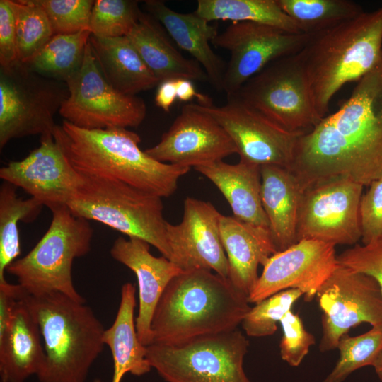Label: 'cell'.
I'll return each instance as SVG.
<instances>
[{"instance_id": "obj_44", "label": "cell", "mask_w": 382, "mask_h": 382, "mask_svg": "<svg viewBox=\"0 0 382 382\" xmlns=\"http://www.w3.org/2000/svg\"><path fill=\"white\" fill-rule=\"evenodd\" d=\"M373 366L379 380L381 381V382H382V351L380 353L378 359H376Z\"/></svg>"}, {"instance_id": "obj_40", "label": "cell", "mask_w": 382, "mask_h": 382, "mask_svg": "<svg viewBox=\"0 0 382 382\" xmlns=\"http://www.w3.org/2000/svg\"><path fill=\"white\" fill-rule=\"evenodd\" d=\"M362 195L359 221L363 245L382 237V177L374 180Z\"/></svg>"}, {"instance_id": "obj_4", "label": "cell", "mask_w": 382, "mask_h": 382, "mask_svg": "<svg viewBox=\"0 0 382 382\" xmlns=\"http://www.w3.org/2000/svg\"><path fill=\"white\" fill-rule=\"evenodd\" d=\"M319 116L345 84L359 81L382 57V7L311 35L299 52Z\"/></svg>"}, {"instance_id": "obj_34", "label": "cell", "mask_w": 382, "mask_h": 382, "mask_svg": "<svg viewBox=\"0 0 382 382\" xmlns=\"http://www.w3.org/2000/svg\"><path fill=\"white\" fill-rule=\"evenodd\" d=\"M339 358L323 382H343L354 371L374 366L382 351V328L357 335H344L337 343Z\"/></svg>"}, {"instance_id": "obj_11", "label": "cell", "mask_w": 382, "mask_h": 382, "mask_svg": "<svg viewBox=\"0 0 382 382\" xmlns=\"http://www.w3.org/2000/svg\"><path fill=\"white\" fill-rule=\"evenodd\" d=\"M69 96L59 113L72 125L87 129L137 127L146 115L144 100L122 93L105 78L90 41L80 69L66 81Z\"/></svg>"}, {"instance_id": "obj_22", "label": "cell", "mask_w": 382, "mask_h": 382, "mask_svg": "<svg viewBox=\"0 0 382 382\" xmlns=\"http://www.w3.org/2000/svg\"><path fill=\"white\" fill-rule=\"evenodd\" d=\"M144 7L164 28L178 47L190 54L206 72L209 83L222 91L226 63L212 49L210 42L218 35L217 27L195 12L173 11L163 1L146 0Z\"/></svg>"}, {"instance_id": "obj_37", "label": "cell", "mask_w": 382, "mask_h": 382, "mask_svg": "<svg viewBox=\"0 0 382 382\" xmlns=\"http://www.w3.org/2000/svg\"><path fill=\"white\" fill-rule=\"evenodd\" d=\"M45 10L54 35L90 30L93 0H38Z\"/></svg>"}, {"instance_id": "obj_35", "label": "cell", "mask_w": 382, "mask_h": 382, "mask_svg": "<svg viewBox=\"0 0 382 382\" xmlns=\"http://www.w3.org/2000/svg\"><path fill=\"white\" fill-rule=\"evenodd\" d=\"M142 11L133 0H96L90 18L91 35L104 38L126 36Z\"/></svg>"}, {"instance_id": "obj_25", "label": "cell", "mask_w": 382, "mask_h": 382, "mask_svg": "<svg viewBox=\"0 0 382 382\" xmlns=\"http://www.w3.org/2000/svg\"><path fill=\"white\" fill-rule=\"evenodd\" d=\"M165 31L156 19L142 11L138 21L126 36L160 82L178 79L209 82L200 64L195 59L183 57Z\"/></svg>"}, {"instance_id": "obj_13", "label": "cell", "mask_w": 382, "mask_h": 382, "mask_svg": "<svg viewBox=\"0 0 382 382\" xmlns=\"http://www.w3.org/2000/svg\"><path fill=\"white\" fill-rule=\"evenodd\" d=\"M363 185L339 177L316 183L303 190L297 224V241L315 239L354 245L361 237L359 203Z\"/></svg>"}, {"instance_id": "obj_21", "label": "cell", "mask_w": 382, "mask_h": 382, "mask_svg": "<svg viewBox=\"0 0 382 382\" xmlns=\"http://www.w3.org/2000/svg\"><path fill=\"white\" fill-rule=\"evenodd\" d=\"M220 236L228 261V279L248 298L259 278L258 266L277 253L270 231L222 214Z\"/></svg>"}, {"instance_id": "obj_38", "label": "cell", "mask_w": 382, "mask_h": 382, "mask_svg": "<svg viewBox=\"0 0 382 382\" xmlns=\"http://www.w3.org/2000/svg\"><path fill=\"white\" fill-rule=\"evenodd\" d=\"M279 323L283 330L279 343L281 358L291 366H299L315 344V337L305 328L299 315L292 311Z\"/></svg>"}, {"instance_id": "obj_12", "label": "cell", "mask_w": 382, "mask_h": 382, "mask_svg": "<svg viewBox=\"0 0 382 382\" xmlns=\"http://www.w3.org/2000/svg\"><path fill=\"white\" fill-rule=\"evenodd\" d=\"M316 299L322 312V352L335 349L340 338L361 323L382 328V292L368 274L337 264Z\"/></svg>"}, {"instance_id": "obj_19", "label": "cell", "mask_w": 382, "mask_h": 382, "mask_svg": "<svg viewBox=\"0 0 382 382\" xmlns=\"http://www.w3.org/2000/svg\"><path fill=\"white\" fill-rule=\"evenodd\" d=\"M221 215L210 202L187 197L180 223L166 224L169 260L183 271L213 270L228 279V261L220 236Z\"/></svg>"}, {"instance_id": "obj_18", "label": "cell", "mask_w": 382, "mask_h": 382, "mask_svg": "<svg viewBox=\"0 0 382 382\" xmlns=\"http://www.w3.org/2000/svg\"><path fill=\"white\" fill-rule=\"evenodd\" d=\"M4 182L20 187L50 210L74 198L83 175L69 163L53 134L41 136L37 148L25 158L0 168Z\"/></svg>"}, {"instance_id": "obj_20", "label": "cell", "mask_w": 382, "mask_h": 382, "mask_svg": "<svg viewBox=\"0 0 382 382\" xmlns=\"http://www.w3.org/2000/svg\"><path fill=\"white\" fill-rule=\"evenodd\" d=\"M149 247L141 239L120 236L110 248L111 257L136 275L139 301L136 328L140 342L146 347L153 343L151 325L157 303L170 281L183 272L166 257L153 255Z\"/></svg>"}, {"instance_id": "obj_41", "label": "cell", "mask_w": 382, "mask_h": 382, "mask_svg": "<svg viewBox=\"0 0 382 382\" xmlns=\"http://www.w3.org/2000/svg\"><path fill=\"white\" fill-rule=\"evenodd\" d=\"M15 17L9 0H0V67L18 62Z\"/></svg>"}, {"instance_id": "obj_26", "label": "cell", "mask_w": 382, "mask_h": 382, "mask_svg": "<svg viewBox=\"0 0 382 382\" xmlns=\"http://www.w3.org/2000/svg\"><path fill=\"white\" fill-rule=\"evenodd\" d=\"M194 168L219 190L235 218L269 230L261 201L260 166L243 160L236 164L219 161Z\"/></svg>"}, {"instance_id": "obj_28", "label": "cell", "mask_w": 382, "mask_h": 382, "mask_svg": "<svg viewBox=\"0 0 382 382\" xmlns=\"http://www.w3.org/2000/svg\"><path fill=\"white\" fill-rule=\"evenodd\" d=\"M135 294L132 283L126 282L122 286L116 317L103 334V342L109 347L113 359L112 382H121L127 373L140 376L152 369L146 359V347L141 344L137 332L134 318Z\"/></svg>"}, {"instance_id": "obj_39", "label": "cell", "mask_w": 382, "mask_h": 382, "mask_svg": "<svg viewBox=\"0 0 382 382\" xmlns=\"http://www.w3.org/2000/svg\"><path fill=\"white\" fill-rule=\"evenodd\" d=\"M337 260L342 266L373 277L382 292V237L366 245H355L337 256Z\"/></svg>"}, {"instance_id": "obj_24", "label": "cell", "mask_w": 382, "mask_h": 382, "mask_svg": "<svg viewBox=\"0 0 382 382\" xmlns=\"http://www.w3.org/2000/svg\"><path fill=\"white\" fill-rule=\"evenodd\" d=\"M25 295L17 303L6 330L0 335L1 382H25L39 374L45 361L41 332L24 301Z\"/></svg>"}, {"instance_id": "obj_8", "label": "cell", "mask_w": 382, "mask_h": 382, "mask_svg": "<svg viewBox=\"0 0 382 382\" xmlns=\"http://www.w3.org/2000/svg\"><path fill=\"white\" fill-rule=\"evenodd\" d=\"M248 347L236 329L175 345L152 343L146 359L167 382H251L243 368Z\"/></svg>"}, {"instance_id": "obj_9", "label": "cell", "mask_w": 382, "mask_h": 382, "mask_svg": "<svg viewBox=\"0 0 382 382\" xmlns=\"http://www.w3.org/2000/svg\"><path fill=\"white\" fill-rule=\"evenodd\" d=\"M68 96L66 82L43 76L26 64L0 67V149L14 139L53 134L54 116Z\"/></svg>"}, {"instance_id": "obj_3", "label": "cell", "mask_w": 382, "mask_h": 382, "mask_svg": "<svg viewBox=\"0 0 382 382\" xmlns=\"http://www.w3.org/2000/svg\"><path fill=\"white\" fill-rule=\"evenodd\" d=\"M53 136L79 173L119 180L161 198L175 192L190 168L154 159L140 149V137L127 128L87 129L64 120Z\"/></svg>"}, {"instance_id": "obj_36", "label": "cell", "mask_w": 382, "mask_h": 382, "mask_svg": "<svg viewBox=\"0 0 382 382\" xmlns=\"http://www.w3.org/2000/svg\"><path fill=\"white\" fill-rule=\"evenodd\" d=\"M302 296L298 289H286L276 293L251 307L244 316L241 325L250 337H266L277 330V323L290 311Z\"/></svg>"}, {"instance_id": "obj_23", "label": "cell", "mask_w": 382, "mask_h": 382, "mask_svg": "<svg viewBox=\"0 0 382 382\" xmlns=\"http://www.w3.org/2000/svg\"><path fill=\"white\" fill-rule=\"evenodd\" d=\"M261 201L269 231L277 252L297 242V224L303 190L293 172L286 168L260 166Z\"/></svg>"}, {"instance_id": "obj_42", "label": "cell", "mask_w": 382, "mask_h": 382, "mask_svg": "<svg viewBox=\"0 0 382 382\" xmlns=\"http://www.w3.org/2000/svg\"><path fill=\"white\" fill-rule=\"evenodd\" d=\"M177 98L176 82L175 79L162 81L158 85L155 96L156 106L168 112Z\"/></svg>"}, {"instance_id": "obj_15", "label": "cell", "mask_w": 382, "mask_h": 382, "mask_svg": "<svg viewBox=\"0 0 382 382\" xmlns=\"http://www.w3.org/2000/svg\"><path fill=\"white\" fill-rule=\"evenodd\" d=\"M310 35L291 33L253 22L232 23L212 41L230 52L222 91L236 93L251 77L271 62L299 53Z\"/></svg>"}, {"instance_id": "obj_45", "label": "cell", "mask_w": 382, "mask_h": 382, "mask_svg": "<svg viewBox=\"0 0 382 382\" xmlns=\"http://www.w3.org/2000/svg\"><path fill=\"white\" fill-rule=\"evenodd\" d=\"M92 382H102V381L100 379V378H96L94 381H93Z\"/></svg>"}, {"instance_id": "obj_1", "label": "cell", "mask_w": 382, "mask_h": 382, "mask_svg": "<svg viewBox=\"0 0 382 382\" xmlns=\"http://www.w3.org/2000/svg\"><path fill=\"white\" fill-rule=\"evenodd\" d=\"M290 170L303 190L335 178L369 186L382 177V57L337 111L299 137Z\"/></svg>"}, {"instance_id": "obj_31", "label": "cell", "mask_w": 382, "mask_h": 382, "mask_svg": "<svg viewBox=\"0 0 382 382\" xmlns=\"http://www.w3.org/2000/svg\"><path fill=\"white\" fill-rule=\"evenodd\" d=\"M91 33L54 35L28 64L36 73L66 82L81 67Z\"/></svg>"}, {"instance_id": "obj_16", "label": "cell", "mask_w": 382, "mask_h": 382, "mask_svg": "<svg viewBox=\"0 0 382 382\" xmlns=\"http://www.w3.org/2000/svg\"><path fill=\"white\" fill-rule=\"evenodd\" d=\"M337 264L335 245L301 239L269 257L248 296V302L256 303L291 289L300 290L305 301H311Z\"/></svg>"}, {"instance_id": "obj_29", "label": "cell", "mask_w": 382, "mask_h": 382, "mask_svg": "<svg viewBox=\"0 0 382 382\" xmlns=\"http://www.w3.org/2000/svg\"><path fill=\"white\" fill-rule=\"evenodd\" d=\"M195 13L209 22H253L301 33L277 0H198Z\"/></svg>"}, {"instance_id": "obj_33", "label": "cell", "mask_w": 382, "mask_h": 382, "mask_svg": "<svg viewBox=\"0 0 382 382\" xmlns=\"http://www.w3.org/2000/svg\"><path fill=\"white\" fill-rule=\"evenodd\" d=\"M16 24L18 61L29 63L54 35L38 0H9Z\"/></svg>"}, {"instance_id": "obj_2", "label": "cell", "mask_w": 382, "mask_h": 382, "mask_svg": "<svg viewBox=\"0 0 382 382\" xmlns=\"http://www.w3.org/2000/svg\"><path fill=\"white\" fill-rule=\"evenodd\" d=\"M249 303L228 279L211 270L183 271L170 281L154 310L153 343L175 345L234 330Z\"/></svg>"}, {"instance_id": "obj_5", "label": "cell", "mask_w": 382, "mask_h": 382, "mask_svg": "<svg viewBox=\"0 0 382 382\" xmlns=\"http://www.w3.org/2000/svg\"><path fill=\"white\" fill-rule=\"evenodd\" d=\"M24 301L36 320L45 357L40 382H85L104 347L105 328L91 308L59 292L27 293Z\"/></svg>"}, {"instance_id": "obj_32", "label": "cell", "mask_w": 382, "mask_h": 382, "mask_svg": "<svg viewBox=\"0 0 382 382\" xmlns=\"http://www.w3.org/2000/svg\"><path fill=\"white\" fill-rule=\"evenodd\" d=\"M300 33L313 35L353 18L364 11L349 0H277Z\"/></svg>"}, {"instance_id": "obj_27", "label": "cell", "mask_w": 382, "mask_h": 382, "mask_svg": "<svg viewBox=\"0 0 382 382\" xmlns=\"http://www.w3.org/2000/svg\"><path fill=\"white\" fill-rule=\"evenodd\" d=\"M89 41L101 72L120 92L136 96L160 83L127 36L104 38L91 35Z\"/></svg>"}, {"instance_id": "obj_7", "label": "cell", "mask_w": 382, "mask_h": 382, "mask_svg": "<svg viewBox=\"0 0 382 382\" xmlns=\"http://www.w3.org/2000/svg\"><path fill=\"white\" fill-rule=\"evenodd\" d=\"M51 212L52 221L45 233L6 272L17 278L29 295L59 292L86 303L74 285L72 265L75 258L91 250L93 229L88 220L74 215L66 205L56 207Z\"/></svg>"}, {"instance_id": "obj_10", "label": "cell", "mask_w": 382, "mask_h": 382, "mask_svg": "<svg viewBox=\"0 0 382 382\" xmlns=\"http://www.w3.org/2000/svg\"><path fill=\"white\" fill-rule=\"evenodd\" d=\"M233 95L291 132H307L322 119L299 53L271 62Z\"/></svg>"}, {"instance_id": "obj_43", "label": "cell", "mask_w": 382, "mask_h": 382, "mask_svg": "<svg viewBox=\"0 0 382 382\" xmlns=\"http://www.w3.org/2000/svg\"><path fill=\"white\" fill-rule=\"evenodd\" d=\"M177 98L181 101H189L194 97L197 98L199 104L209 105L212 103V98L208 96L197 93L191 80L178 79L175 80Z\"/></svg>"}, {"instance_id": "obj_17", "label": "cell", "mask_w": 382, "mask_h": 382, "mask_svg": "<svg viewBox=\"0 0 382 382\" xmlns=\"http://www.w3.org/2000/svg\"><path fill=\"white\" fill-rule=\"evenodd\" d=\"M145 151L162 163L195 168L223 161L237 148L221 125L190 103L183 106L159 142Z\"/></svg>"}, {"instance_id": "obj_6", "label": "cell", "mask_w": 382, "mask_h": 382, "mask_svg": "<svg viewBox=\"0 0 382 382\" xmlns=\"http://www.w3.org/2000/svg\"><path fill=\"white\" fill-rule=\"evenodd\" d=\"M82 175L68 204L74 215L145 241L170 259L161 197L119 180Z\"/></svg>"}, {"instance_id": "obj_14", "label": "cell", "mask_w": 382, "mask_h": 382, "mask_svg": "<svg viewBox=\"0 0 382 382\" xmlns=\"http://www.w3.org/2000/svg\"><path fill=\"white\" fill-rule=\"evenodd\" d=\"M226 98L221 106L195 104L226 131L240 160L260 166L273 165L290 169L299 139L303 133L283 129L235 95Z\"/></svg>"}, {"instance_id": "obj_30", "label": "cell", "mask_w": 382, "mask_h": 382, "mask_svg": "<svg viewBox=\"0 0 382 382\" xmlns=\"http://www.w3.org/2000/svg\"><path fill=\"white\" fill-rule=\"evenodd\" d=\"M16 188L6 182L0 186V283L6 281L7 267L21 254L18 222L35 220L43 207L33 197H18Z\"/></svg>"}]
</instances>
